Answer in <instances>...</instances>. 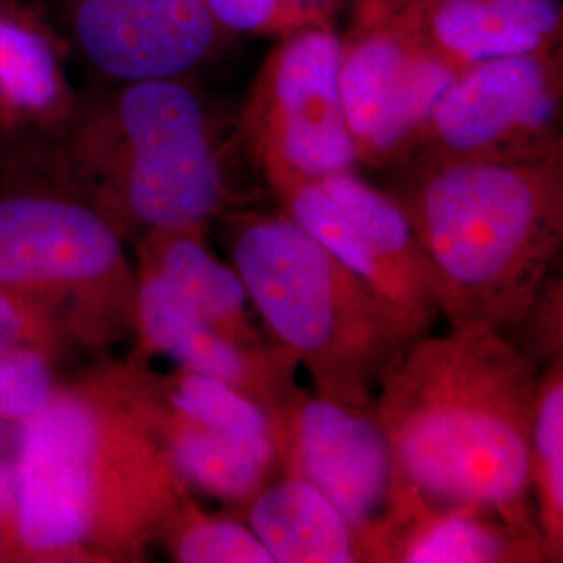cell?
Instances as JSON below:
<instances>
[{"label": "cell", "instance_id": "cell-5", "mask_svg": "<svg viewBox=\"0 0 563 563\" xmlns=\"http://www.w3.org/2000/svg\"><path fill=\"white\" fill-rule=\"evenodd\" d=\"M223 239L272 342L320 397L372 411L384 369L409 344L380 299L284 211L230 213Z\"/></svg>", "mask_w": 563, "mask_h": 563}, {"label": "cell", "instance_id": "cell-15", "mask_svg": "<svg viewBox=\"0 0 563 563\" xmlns=\"http://www.w3.org/2000/svg\"><path fill=\"white\" fill-rule=\"evenodd\" d=\"M362 562L539 563L547 553L537 530L493 511L432 504L397 481L388 514L362 541Z\"/></svg>", "mask_w": 563, "mask_h": 563}, {"label": "cell", "instance_id": "cell-22", "mask_svg": "<svg viewBox=\"0 0 563 563\" xmlns=\"http://www.w3.org/2000/svg\"><path fill=\"white\" fill-rule=\"evenodd\" d=\"M159 544L178 563H274L242 518L205 511L195 497L172 516Z\"/></svg>", "mask_w": 563, "mask_h": 563}, {"label": "cell", "instance_id": "cell-23", "mask_svg": "<svg viewBox=\"0 0 563 563\" xmlns=\"http://www.w3.org/2000/svg\"><path fill=\"white\" fill-rule=\"evenodd\" d=\"M507 334H518L522 339L509 341L520 349L539 374L551 363L563 360V286L560 276L547 278L522 322Z\"/></svg>", "mask_w": 563, "mask_h": 563}, {"label": "cell", "instance_id": "cell-14", "mask_svg": "<svg viewBox=\"0 0 563 563\" xmlns=\"http://www.w3.org/2000/svg\"><path fill=\"white\" fill-rule=\"evenodd\" d=\"M136 357L165 355L178 367L213 378L262 405L269 420L301 388L297 362L278 344L253 349L232 341L167 282L136 269Z\"/></svg>", "mask_w": 563, "mask_h": 563}, {"label": "cell", "instance_id": "cell-1", "mask_svg": "<svg viewBox=\"0 0 563 563\" xmlns=\"http://www.w3.org/2000/svg\"><path fill=\"white\" fill-rule=\"evenodd\" d=\"M13 474L20 562H148L192 497L163 446L136 355L65 378L20 423Z\"/></svg>", "mask_w": 563, "mask_h": 563}, {"label": "cell", "instance_id": "cell-12", "mask_svg": "<svg viewBox=\"0 0 563 563\" xmlns=\"http://www.w3.org/2000/svg\"><path fill=\"white\" fill-rule=\"evenodd\" d=\"M460 71L393 34H372L344 51L342 109L357 162L405 159Z\"/></svg>", "mask_w": 563, "mask_h": 563}, {"label": "cell", "instance_id": "cell-7", "mask_svg": "<svg viewBox=\"0 0 563 563\" xmlns=\"http://www.w3.org/2000/svg\"><path fill=\"white\" fill-rule=\"evenodd\" d=\"M280 202L288 218L380 299L405 341L430 334L441 316L432 269L393 195L351 169L305 181Z\"/></svg>", "mask_w": 563, "mask_h": 563}, {"label": "cell", "instance_id": "cell-2", "mask_svg": "<svg viewBox=\"0 0 563 563\" xmlns=\"http://www.w3.org/2000/svg\"><path fill=\"white\" fill-rule=\"evenodd\" d=\"M539 376L497 330L409 342L374 399L397 481L432 504L493 511L539 532L530 490Z\"/></svg>", "mask_w": 563, "mask_h": 563}, {"label": "cell", "instance_id": "cell-10", "mask_svg": "<svg viewBox=\"0 0 563 563\" xmlns=\"http://www.w3.org/2000/svg\"><path fill=\"white\" fill-rule=\"evenodd\" d=\"M560 84L543 55L467 65L409 151L418 165L532 162L560 153Z\"/></svg>", "mask_w": 563, "mask_h": 563}, {"label": "cell", "instance_id": "cell-25", "mask_svg": "<svg viewBox=\"0 0 563 563\" xmlns=\"http://www.w3.org/2000/svg\"><path fill=\"white\" fill-rule=\"evenodd\" d=\"M0 562H20L18 488L13 463L0 460Z\"/></svg>", "mask_w": 563, "mask_h": 563}, {"label": "cell", "instance_id": "cell-26", "mask_svg": "<svg viewBox=\"0 0 563 563\" xmlns=\"http://www.w3.org/2000/svg\"><path fill=\"white\" fill-rule=\"evenodd\" d=\"M325 0H286L288 7H301V9H309V7H318L323 4Z\"/></svg>", "mask_w": 563, "mask_h": 563}, {"label": "cell", "instance_id": "cell-13", "mask_svg": "<svg viewBox=\"0 0 563 563\" xmlns=\"http://www.w3.org/2000/svg\"><path fill=\"white\" fill-rule=\"evenodd\" d=\"M71 41L120 84L180 80L218 44L202 0H55Z\"/></svg>", "mask_w": 563, "mask_h": 563}, {"label": "cell", "instance_id": "cell-4", "mask_svg": "<svg viewBox=\"0 0 563 563\" xmlns=\"http://www.w3.org/2000/svg\"><path fill=\"white\" fill-rule=\"evenodd\" d=\"M51 148L65 178L123 241L207 232L222 216L228 190L209 115L181 78L130 81L78 101Z\"/></svg>", "mask_w": 563, "mask_h": 563}, {"label": "cell", "instance_id": "cell-24", "mask_svg": "<svg viewBox=\"0 0 563 563\" xmlns=\"http://www.w3.org/2000/svg\"><path fill=\"white\" fill-rule=\"evenodd\" d=\"M216 23L241 34H257L272 27L288 9L286 0H202Z\"/></svg>", "mask_w": 563, "mask_h": 563}, {"label": "cell", "instance_id": "cell-11", "mask_svg": "<svg viewBox=\"0 0 563 563\" xmlns=\"http://www.w3.org/2000/svg\"><path fill=\"white\" fill-rule=\"evenodd\" d=\"M280 474L316 486L362 541L388 514L397 470L374 409L299 388L274 418Z\"/></svg>", "mask_w": 563, "mask_h": 563}, {"label": "cell", "instance_id": "cell-18", "mask_svg": "<svg viewBox=\"0 0 563 563\" xmlns=\"http://www.w3.org/2000/svg\"><path fill=\"white\" fill-rule=\"evenodd\" d=\"M242 520L274 563L362 562L351 526L316 486L297 476L272 478L244 505Z\"/></svg>", "mask_w": 563, "mask_h": 563}, {"label": "cell", "instance_id": "cell-21", "mask_svg": "<svg viewBox=\"0 0 563 563\" xmlns=\"http://www.w3.org/2000/svg\"><path fill=\"white\" fill-rule=\"evenodd\" d=\"M530 490L547 562H563V360L544 367L537 384Z\"/></svg>", "mask_w": 563, "mask_h": 563}, {"label": "cell", "instance_id": "cell-17", "mask_svg": "<svg viewBox=\"0 0 563 563\" xmlns=\"http://www.w3.org/2000/svg\"><path fill=\"white\" fill-rule=\"evenodd\" d=\"M136 269L151 272L172 284L225 336L253 349L274 344L255 316L241 276L209 251L205 232H148L136 241Z\"/></svg>", "mask_w": 563, "mask_h": 563}, {"label": "cell", "instance_id": "cell-9", "mask_svg": "<svg viewBox=\"0 0 563 563\" xmlns=\"http://www.w3.org/2000/svg\"><path fill=\"white\" fill-rule=\"evenodd\" d=\"M144 384L169 462L192 493L242 514L280 474L274 426L262 405L181 367L155 372L146 360Z\"/></svg>", "mask_w": 563, "mask_h": 563}, {"label": "cell", "instance_id": "cell-6", "mask_svg": "<svg viewBox=\"0 0 563 563\" xmlns=\"http://www.w3.org/2000/svg\"><path fill=\"white\" fill-rule=\"evenodd\" d=\"M123 242L51 144L0 159V290L38 305L76 351L134 339L139 276Z\"/></svg>", "mask_w": 563, "mask_h": 563}, {"label": "cell", "instance_id": "cell-19", "mask_svg": "<svg viewBox=\"0 0 563 563\" xmlns=\"http://www.w3.org/2000/svg\"><path fill=\"white\" fill-rule=\"evenodd\" d=\"M562 25L560 0H439L430 34L460 65L537 55Z\"/></svg>", "mask_w": 563, "mask_h": 563}, {"label": "cell", "instance_id": "cell-3", "mask_svg": "<svg viewBox=\"0 0 563 563\" xmlns=\"http://www.w3.org/2000/svg\"><path fill=\"white\" fill-rule=\"evenodd\" d=\"M413 172L393 197L430 263L441 316L451 330L511 332L562 253V153Z\"/></svg>", "mask_w": 563, "mask_h": 563}, {"label": "cell", "instance_id": "cell-16", "mask_svg": "<svg viewBox=\"0 0 563 563\" xmlns=\"http://www.w3.org/2000/svg\"><path fill=\"white\" fill-rule=\"evenodd\" d=\"M78 101L53 27L18 0H0V157L55 144Z\"/></svg>", "mask_w": 563, "mask_h": 563}, {"label": "cell", "instance_id": "cell-20", "mask_svg": "<svg viewBox=\"0 0 563 563\" xmlns=\"http://www.w3.org/2000/svg\"><path fill=\"white\" fill-rule=\"evenodd\" d=\"M76 346L38 305L0 290V420L21 423L53 399Z\"/></svg>", "mask_w": 563, "mask_h": 563}, {"label": "cell", "instance_id": "cell-8", "mask_svg": "<svg viewBox=\"0 0 563 563\" xmlns=\"http://www.w3.org/2000/svg\"><path fill=\"white\" fill-rule=\"evenodd\" d=\"M342 55L330 30H302L274 57L251 104L253 151L278 199L360 163L342 109Z\"/></svg>", "mask_w": 563, "mask_h": 563}]
</instances>
